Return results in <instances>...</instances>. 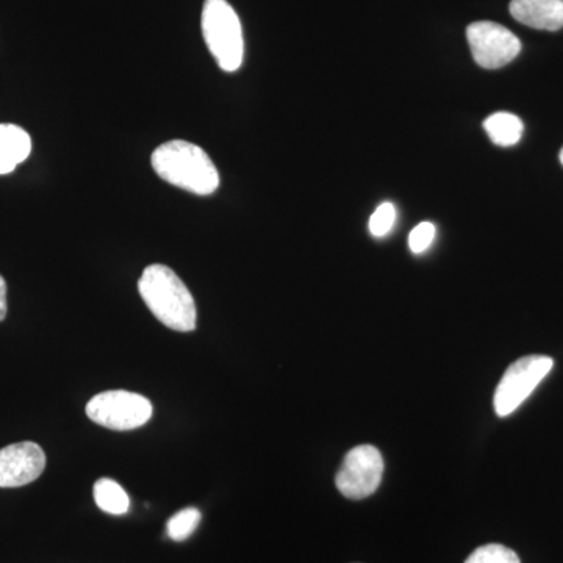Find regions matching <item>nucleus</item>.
<instances>
[{
  "mask_svg": "<svg viewBox=\"0 0 563 563\" xmlns=\"http://www.w3.org/2000/svg\"><path fill=\"white\" fill-rule=\"evenodd\" d=\"M139 291L163 325L176 332L195 331L198 322L195 298L172 268L161 263L147 266L141 274Z\"/></svg>",
  "mask_w": 563,
  "mask_h": 563,
  "instance_id": "nucleus-1",
  "label": "nucleus"
},
{
  "mask_svg": "<svg viewBox=\"0 0 563 563\" xmlns=\"http://www.w3.org/2000/svg\"><path fill=\"white\" fill-rule=\"evenodd\" d=\"M152 168L161 179L181 190L209 196L220 187V173L207 152L184 140L168 141L152 154Z\"/></svg>",
  "mask_w": 563,
  "mask_h": 563,
  "instance_id": "nucleus-2",
  "label": "nucleus"
},
{
  "mask_svg": "<svg viewBox=\"0 0 563 563\" xmlns=\"http://www.w3.org/2000/svg\"><path fill=\"white\" fill-rule=\"evenodd\" d=\"M202 35L222 70L235 73L240 69L244 57L242 22L228 0H206Z\"/></svg>",
  "mask_w": 563,
  "mask_h": 563,
  "instance_id": "nucleus-3",
  "label": "nucleus"
},
{
  "mask_svg": "<svg viewBox=\"0 0 563 563\" xmlns=\"http://www.w3.org/2000/svg\"><path fill=\"white\" fill-rule=\"evenodd\" d=\"M85 410L92 422L111 431H133L152 418L150 399L125 390L99 393Z\"/></svg>",
  "mask_w": 563,
  "mask_h": 563,
  "instance_id": "nucleus-4",
  "label": "nucleus"
},
{
  "mask_svg": "<svg viewBox=\"0 0 563 563\" xmlns=\"http://www.w3.org/2000/svg\"><path fill=\"white\" fill-rule=\"evenodd\" d=\"M554 361L548 355H528L512 363L504 373L495 391V412L498 417H509L539 387L553 369Z\"/></svg>",
  "mask_w": 563,
  "mask_h": 563,
  "instance_id": "nucleus-5",
  "label": "nucleus"
},
{
  "mask_svg": "<svg viewBox=\"0 0 563 563\" xmlns=\"http://www.w3.org/2000/svg\"><path fill=\"white\" fill-rule=\"evenodd\" d=\"M384 474V457L372 444H362L346 454L335 484L347 499H365L379 488Z\"/></svg>",
  "mask_w": 563,
  "mask_h": 563,
  "instance_id": "nucleus-6",
  "label": "nucleus"
},
{
  "mask_svg": "<svg viewBox=\"0 0 563 563\" xmlns=\"http://www.w3.org/2000/svg\"><path fill=\"white\" fill-rule=\"evenodd\" d=\"M474 62L484 69L509 65L521 52V41L509 29L496 22H473L466 29Z\"/></svg>",
  "mask_w": 563,
  "mask_h": 563,
  "instance_id": "nucleus-7",
  "label": "nucleus"
},
{
  "mask_svg": "<svg viewBox=\"0 0 563 563\" xmlns=\"http://www.w3.org/2000/svg\"><path fill=\"white\" fill-rule=\"evenodd\" d=\"M46 468L40 444L21 442L0 450V488H18L35 483Z\"/></svg>",
  "mask_w": 563,
  "mask_h": 563,
  "instance_id": "nucleus-8",
  "label": "nucleus"
},
{
  "mask_svg": "<svg viewBox=\"0 0 563 563\" xmlns=\"http://www.w3.org/2000/svg\"><path fill=\"white\" fill-rule=\"evenodd\" d=\"M510 14L539 31L555 32L563 27V0H512Z\"/></svg>",
  "mask_w": 563,
  "mask_h": 563,
  "instance_id": "nucleus-9",
  "label": "nucleus"
},
{
  "mask_svg": "<svg viewBox=\"0 0 563 563\" xmlns=\"http://www.w3.org/2000/svg\"><path fill=\"white\" fill-rule=\"evenodd\" d=\"M32 152V140L24 129L14 124H0V176L14 172L27 161Z\"/></svg>",
  "mask_w": 563,
  "mask_h": 563,
  "instance_id": "nucleus-10",
  "label": "nucleus"
},
{
  "mask_svg": "<svg viewBox=\"0 0 563 563\" xmlns=\"http://www.w3.org/2000/svg\"><path fill=\"white\" fill-rule=\"evenodd\" d=\"M484 129L496 146L512 147L520 143L525 124L517 114L498 111V113H493L484 121Z\"/></svg>",
  "mask_w": 563,
  "mask_h": 563,
  "instance_id": "nucleus-11",
  "label": "nucleus"
},
{
  "mask_svg": "<svg viewBox=\"0 0 563 563\" xmlns=\"http://www.w3.org/2000/svg\"><path fill=\"white\" fill-rule=\"evenodd\" d=\"M95 501L110 515H124L129 510V496L117 481L102 477L95 484Z\"/></svg>",
  "mask_w": 563,
  "mask_h": 563,
  "instance_id": "nucleus-12",
  "label": "nucleus"
},
{
  "mask_svg": "<svg viewBox=\"0 0 563 563\" xmlns=\"http://www.w3.org/2000/svg\"><path fill=\"white\" fill-rule=\"evenodd\" d=\"M202 515L196 507H187L180 512L174 514L166 523V532L174 542H184L201 523Z\"/></svg>",
  "mask_w": 563,
  "mask_h": 563,
  "instance_id": "nucleus-13",
  "label": "nucleus"
},
{
  "mask_svg": "<svg viewBox=\"0 0 563 563\" xmlns=\"http://www.w3.org/2000/svg\"><path fill=\"white\" fill-rule=\"evenodd\" d=\"M465 563H521L520 558L510 548L492 543L474 550Z\"/></svg>",
  "mask_w": 563,
  "mask_h": 563,
  "instance_id": "nucleus-14",
  "label": "nucleus"
},
{
  "mask_svg": "<svg viewBox=\"0 0 563 563\" xmlns=\"http://www.w3.org/2000/svg\"><path fill=\"white\" fill-rule=\"evenodd\" d=\"M396 222V209L391 202H384L383 206L377 207L374 211L373 217L369 218V232L377 239L390 233L393 225Z\"/></svg>",
  "mask_w": 563,
  "mask_h": 563,
  "instance_id": "nucleus-15",
  "label": "nucleus"
},
{
  "mask_svg": "<svg viewBox=\"0 0 563 563\" xmlns=\"http://www.w3.org/2000/svg\"><path fill=\"white\" fill-rule=\"evenodd\" d=\"M437 229L432 222H420L417 228L410 232L409 246L413 254H422L428 251L435 240Z\"/></svg>",
  "mask_w": 563,
  "mask_h": 563,
  "instance_id": "nucleus-16",
  "label": "nucleus"
},
{
  "mask_svg": "<svg viewBox=\"0 0 563 563\" xmlns=\"http://www.w3.org/2000/svg\"><path fill=\"white\" fill-rule=\"evenodd\" d=\"M7 317V282L0 276V321Z\"/></svg>",
  "mask_w": 563,
  "mask_h": 563,
  "instance_id": "nucleus-17",
  "label": "nucleus"
},
{
  "mask_svg": "<svg viewBox=\"0 0 563 563\" xmlns=\"http://www.w3.org/2000/svg\"><path fill=\"white\" fill-rule=\"evenodd\" d=\"M561 162H562V165H563V150L561 151Z\"/></svg>",
  "mask_w": 563,
  "mask_h": 563,
  "instance_id": "nucleus-18",
  "label": "nucleus"
}]
</instances>
